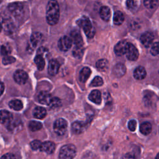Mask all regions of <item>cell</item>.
<instances>
[{"mask_svg": "<svg viewBox=\"0 0 159 159\" xmlns=\"http://www.w3.org/2000/svg\"><path fill=\"white\" fill-rule=\"evenodd\" d=\"M152 127L150 122H144L140 125V132L144 135H147L152 132Z\"/></svg>", "mask_w": 159, "mask_h": 159, "instance_id": "25", "label": "cell"}, {"mask_svg": "<svg viewBox=\"0 0 159 159\" xmlns=\"http://www.w3.org/2000/svg\"><path fill=\"white\" fill-rule=\"evenodd\" d=\"M99 15L103 20L107 22L111 17V10L109 7L106 6H102L99 10Z\"/></svg>", "mask_w": 159, "mask_h": 159, "instance_id": "23", "label": "cell"}, {"mask_svg": "<svg viewBox=\"0 0 159 159\" xmlns=\"http://www.w3.org/2000/svg\"><path fill=\"white\" fill-rule=\"evenodd\" d=\"M53 97L51 94L45 91H42L38 94V100L39 102L42 104H45L49 106Z\"/></svg>", "mask_w": 159, "mask_h": 159, "instance_id": "11", "label": "cell"}, {"mask_svg": "<svg viewBox=\"0 0 159 159\" xmlns=\"http://www.w3.org/2000/svg\"><path fill=\"white\" fill-rule=\"evenodd\" d=\"M140 39L141 43L145 47H148L150 45H152L154 39V37L151 32H145L141 35Z\"/></svg>", "mask_w": 159, "mask_h": 159, "instance_id": "12", "label": "cell"}, {"mask_svg": "<svg viewBox=\"0 0 159 159\" xmlns=\"http://www.w3.org/2000/svg\"><path fill=\"white\" fill-rule=\"evenodd\" d=\"M127 7L130 9H134L137 6V1H126Z\"/></svg>", "mask_w": 159, "mask_h": 159, "instance_id": "41", "label": "cell"}, {"mask_svg": "<svg viewBox=\"0 0 159 159\" xmlns=\"http://www.w3.org/2000/svg\"><path fill=\"white\" fill-rule=\"evenodd\" d=\"M144 6L148 9H154L158 4V1L157 0H145L143 1Z\"/></svg>", "mask_w": 159, "mask_h": 159, "instance_id": "33", "label": "cell"}, {"mask_svg": "<svg viewBox=\"0 0 159 159\" xmlns=\"http://www.w3.org/2000/svg\"><path fill=\"white\" fill-rule=\"evenodd\" d=\"M55 149V145L51 141H46L42 143L40 150L48 154L52 153Z\"/></svg>", "mask_w": 159, "mask_h": 159, "instance_id": "14", "label": "cell"}, {"mask_svg": "<svg viewBox=\"0 0 159 159\" xmlns=\"http://www.w3.org/2000/svg\"><path fill=\"white\" fill-rule=\"evenodd\" d=\"M7 130L11 132H16L21 129L22 123L19 120H12L6 125Z\"/></svg>", "mask_w": 159, "mask_h": 159, "instance_id": "16", "label": "cell"}, {"mask_svg": "<svg viewBox=\"0 0 159 159\" xmlns=\"http://www.w3.org/2000/svg\"><path fill=\"white\" fill-rule=\"evenodd\" d=\"M43 41V36L40 32L33 33L30 37V44L34 47L41 44Z\"/></svg>", "mask_w": 159, "mask_h": 159, "instance_id": "15", "label": "cell"}, {"mask_svg": "<svg viewBox=\"0 0 159 159\" xmlns=\"http://www.w3.org/2000/svg\"><path fill=\"white\" fill-rule=\"evenodd\" d=\"M150 53L153 56L159 55V42H155L152 45L150 49Z\"/></svg>", "mask_w": 159, "mask_h": 159, "instance_id": "36", "label": "cell"}, {"mask_svg": "<svg viewBox=\"0 0 159 159\" xmlns=\"http://www.w3.org/2000/svg\"><path fill=\"white\" fill-rule=\"evenodd\" d=\"M42 142L39 140H33L30 142V147L32 150H40V147H41V145H42Z\"/></svg>", "mask_w": 159, "mask_h": 159, "instance_id": "37", "label": "cell"}, {"mask_svg": "<svg viewBox=\"0 0 159 159\" xmlns=\"http://www.w3.org/2000/svg\"><path fill=\"white\" fill-rule=\"evenodd\" d=\"M14 79L17 84H24L28 80V75L24 70H17L14 74Z\"/></svg>", "mask_w": 159, "mask_h": 159, "instance_id": "8", "label": "cell"}, {"mask_svg": "<svg viewBox=\"0 0 159 159\" xmlns=\"http://www.w3.org/2000/svg\"><path fill=\"white\" fill-rule=\"evenodd\" d=\"M60 68V64L56 60H51L48 63V73L51 76H55L58 72Z\"/></svg>", "mask_w": 159, "mask_h": 159, "instance_id": "13", "label": "cell"}, {"mask_svg": "<svg viewBox=\"0 0 159 159\" xmlns=\"http://www.w3.org/2000/svg\"><path fill=\"white\" fill-rule=\"evenodd\" d=\"M147 73L145 69L143 66L137 67L134 71V77L137 80H141L145 78Z\"/></svg>", "mask_w": 159, "mask_h": 159, "instance_id": "21", "label": "cell"}, {"mask_svg": "<svg viewBox=\"0 0 159 159\" xmlns=\"http://www.w3.org/2000/svg\"><path fill=\"white\" fill-rule=\"evenodd\" d=\"M12 114L6 111V110H1V123L2 124H8L11 122L13 119Z\"/></svg>", "mask_w": 159, "mask_h": 159, "instance_id": "18", "label": "cell"}, {"mask_svg": "<svg viewBox=\"0 0 159 159\" xmlns=\"http://www.w3.org/2000/svg\"><path fill=\"white\" fill-rule=\"evenodd\" d=\"M34 62L37 65V67L39 70H42L45 65V61L43 55H37L34 58Z\"/></svg>", "mask_w": 159, "mask_h": 159, "instance_id": "27", "label": "cell"}, {"mask_svg": "<svg viewBox=\"0 0 159 159\" xmlns=\"http://www.w3.org/2000/svg\"><path fill=\"white\" fill-rule=\"evenodd\" d=\"M84 52L83 46H75L73 50V55L76 58H80L82 57Z\"/></svg>", "mask_w": 159, "mask_h": 159, "instance_id": "32", "label": "cell"}, {"mask_svg": "<svg viewBox=\"0 0 159 159\" xmlns=\"http://www.w3.org/2000/svg\"><path fill=\"white\" fill-rule=\"evenodd\" d=\"M71 130L76 134H80L85 130V124L81 121H75L71 125Z\"/></svg>", "mask_w": 159, "mask_h": 159, "instance_id": "17", "label": "cell"}, {"mask_svg": "<svg viewBox=\"0 0 159 159\" xmlns=\"http://www.w3.org/2000/svg\"><path fill=\"white\" fill-rule=\"evenodd\" d=\"M102 84H103V80L102 78H101L100 76H96L91 82L90 86L91 87H97V86H102Z\"/></svg>", "mask_w": 159, "mask_h": 159, "instance_id": "35", "label": "cell"}, {"mask_svg": "<svg viewBox=\"0 0 159 159\" xmlns=\"http://www.w3.org/2000/svg\"><path fill=\"white\" fill-rule=\"evenodd\" d=\"M124 21V16L123 13L119 11H117L114 12L113 17V22L116 25H121Z\"/></svg>", "mask_w": 159, "mask_h": 159, "instance_id": "26", "label": "cell"}, {"mask_svg": "<svg viewBox=\"0 0 159 159\" xmlns=\"http://www.w3.org/2000/svg\"><path fill=\"white\" fill-rule=\"evenodd\" d=\"M16 61V58L12 56H6L2 58V63L5 65L11 64Z\"/></svg>", "mask_w": 159, "mask_h": 159, "instance_id": "39", "label": "cell"}, {"mask_svg": "<svg viewBox=\"0 0 159 159\" xmlns=\"http://www.w3.org/2000/svg\"><path fill=\"white\" fill-rule=\"evenodd\" d=\"M137 127V122L134 119H132L129 120L128 122V128L130 131H135Z\"/></svg>", "mask_w": 159, "mask_h": 159, "instance_id": "40", "label": "cell"}, {"mask_svg": "<svg viewBox=\"0 0 159 159\" xmlns=\"http://www.w3.org/2000/svg\"><path fill=\"white\" fill-rule=\"evenodd\" d=\"M122 159H136V158H135V156L134 153L129 152V153H125Z\"/></svg>", "mask_w": 159, "mask_h": 159, "instance_id": "43", "label": "cell"}, {"mask_svg": "<svg viewBox=\"0 0 159 159\" xmlns=\"http://www.w3.org/2000/svg\"><path fill=\"white\" fill-rule=\"evenodd\" d=\"M1 94H2V93L4 91V84L2 82H1Z\"/></svg>", "mask_w": 159, "mask_h": 159, "instance_id": "44", "label": "cell"}, {"mask_svg": "<svg viewBox=\"0 0 159 159\" xmlns=\"http://www.w3.org/2000/svg\"><path fill=\"white\" fill-rule=\"evenodd\" d=\"M83 159H91V156H89V155H88V156H84V157L83 158Z\"/></svg>", "mask_w": 159, "mask_h": 159, "instance_id": "45", "label": "cell"}, {"mask_svg": "<svg viewBox=\"0 0 159 159\" xmlns=\"http://www.w3.org/2000/svg\"><path fill=\"white\" fill-rule=\"evenodd\" d=\"M112 72L117 77H121L124 76L126 72V68L122 63H117L113 68Z\"/></svg>", "mask_w": 159, "mask_h": 159, "instance_id": "19", "label": "cell"}, {"mask_svg": "<svg viewBox=\"0 0 159 159\" xmlns=\"http://www.w3.org/2000/svg\"><path fill=\"white\" fill-rule=\"evenodd\" d=\"M70 38L71 39L72 42L75 45V46H83V38L80 32L78 30L75 29L72 30L70 33Z\"/></svg>", "mask_w": 159, "mask_h": 159, "instance_id": "10", "label": "cell"}, {"mask_svg": "<svg viewBox=\"0 0 159 159\" xmlns=\"http://www.w3.org/2000/svg\"><path fill=\"white\" fill-rule=\"evenodd\" d=\"M42 127V124L37 120H31L29 123V128L31 131L35 132L39 130Z\"/></svg>", "mask_w": 159, "mask_h": 159, "instance_id": "30", "label": "cell"}, {"mask_svg": "<svg viewBox=\"0 0 159 159\" xmlns=\"http://www.w3.org/2000/svg\"><path fill=\"white\" fill-rule=\"evenodd\" d=\"M8 9L14 16L19 17L21 16L23 12V6L19 2H13L9 4Z\"/></svg>", "mask_w": 159, "mask_h": 159, "instance_id": "7", "label": "cell"}, {"mask_svg": "<svg viewBox=\"0 0 159 159\" xmlns=\"http://www.w3.org/2000/svg\"><path fill=\"white\" fill-rule=\"evenodd\" d=\"M60 17L59 5L56 1H48L46 9L47 22L51 25H56Z\"/></svg>", "mask_w": 159, "mask_h": 159, "instance_id": "1", "label": "cell"}, {"mask_svg": "<svg viewBox=\"0 0 159 159\" xmlns=\"http://www.w3.org/2000/svg\"><path fill=\"white\" fill-rule=\"evenodd\" d=\"M125 55L128 60L135 61L139 57V52L137 48L132 43H129Z\"/></svg>", "mask_w": 159, "mask_h": 159, "instance_id": "6", "label": "cell"}, {"mask_svg": "<svg viewBox=\"0 0 159 159\" xmlns=\"http://www.w3.org/2000/svg\"><path fill=\"white\" fill-rule=\"evenodd\" d=\"M11 53V47L9 45L3 44L1 45V53L2 55L6 57L8 56Z\"/></svg>", "mask_w": 159, "mask_h": 159, "instance_id": "34", "label": "cell"}, {"mask_svg": "<svg viewBox=\"0 0 159 159\" xmlns=\"http://www.w3.org/2000/svg\"><path fill=\"white\" fill-rule=\"evenodd\" d=\"M9 106L13 110L20 111L23 108V104L19 99H13L9 102Z\"/></svg>", "mask_w": 159, "mask_h": 159, "instance_id": "28", "label": "cell"}, {"mask_svg": "<svg viewBox=\"0 0 159 159\" xmlns=\"http://www.w3.org/2000/svg\"><path fill=\"white\" fill-rule=\"evenodd\" d=\"M89 99L96 104H100L101 102V94L98 90L92 91L89 95Z\"/></svg>", "mask_w": 159, "mask_h": 159, "instance_id": "20", "label": "cell"}, {"mask_svg": "<svg viewBox=\"0 0 159 159\" xmlns=\"http://www.w3.org/2000/svg\"><path fill=\"white\" fill-rule=\"evenodd\" d=\"M129 42L126 40H120L114 47V52L117 56H122L125 54Z\"/></svg>", "mask_w": 159, "mask_h": 159, "instance_id": "9", "label": "cell"}, {"mask_svg": "<svg viewBox=\"0 0 159 159\" xmlns=\"http://www.w3.org/2000/svg\"><path fill=\"white\" fill-rule=\"evenodd\" d=\"M78 25L81 27L88 38H92L95 34V29L93 27L91 20L88 17L83 16L77 21Z\"/></svg>", "mask_w": 159, "mask_h": 159, "instance_id": "2", "label": "cell"}, {"mask_svg": "<svg viewBox=\"0 0 159 159\" xmlns=\"http://www.w3.org/2000/svg\"><path fill=\"white\" fill-rule=\"evenodd\" d=\"M1 159H16V157L13 153H7L2 155Z\"/></svg>", "mask_w": 159, "mask_h": 159, "instance_id": "42", "label": "cell"}, {"mask_svg": "<svg viewBox=\"0 0 159 159\" xmlns=\"http://www.w3.org/2000/svg\"><path fill=\"white\" fill-rule=\"evenodd\" d=\"M91 73V70L89 67H84L82 68V70L80 72V76L79 78L81 82L84 83L86 82L89 77L90 76Z\"/></svg>", "mask_w": 159, "mask_h": 159, "instance_id": "24", "label": "cell"}, {"mask_svg": "<svg viewBox=\"0 0 159 159\" xmlns=\"http://www.w3.org/2000/svg\"><path fill=\"white\" fill-rule=\"evenodd\" d=\"M67 127V121L63 118H59L57 119L53 124L54 132L58 135H63L66 132Z\"/></svg>", "mask_w": 159, "mask_h": 159, "instance_id": "4", "label": "cell"}, {"mask_svg": "<svg viewBox=\"0 0 159 159\" xmlns=\"http://www.w3.org/2000/svg\"><path fill=\"white\" fill-rule=\"evenodd\" d=\"M72 43L73 42L70 37L65 35L59 39L58 42V47L61 51H68L71 48Z\"/></svg>", "mask_w": 159, "mask_h": 159, "instance_id": "5", "label": "cell"}, {"mask_svg": "<svg viewBox=\"0 0 159 159\" xmlns=\"http://www.w3.org/2000/svg\"><path fill=\"white\" fill-rule=\"evenodd\" d=\"M76 154V147L73 144H66L60 148L58 159H73Z\"/></svg>", "mask_w": 159, "mask_h": 159, "instance_id": "3", "label": "cell"}, {"mask_svg": "<svg viewBox=\"0 0 159 159\" xmlns=\"http://www.w3.org/2000/svg\"><path fill=\"white\" fill-rule=\"evenodd\" d=\"M61 104V103L60 99L59 98H57V97H55V98H52V101H51L49 106H50L52 108H56V107H60Z\"/></svg>", "mask_w": 159, "mask_h": 159, "instance_id": "38", "label": "cell"}, {"mask_svg": "<svg viewBox=\"0 0 159 159\" xmlns=\"http://www.w3.org/2000/svg\"><path fill=\"white\" fill-rule=\"evenodd\" d=\"M2 25L4 27V29L6 32H8L9 33H12L14 31V27L13 23L9 19H6L4 20V22L2 24Z\"/></svg>", "mask_w": 159, "mask_h": 159, "instance_id": "31", "label": "cell"}, {"mask_svg": "<svg viewBox=\"0 0 159 159\" xmlns=\"http://www.w3.org/2000/svg\"><path fill=\"white\" fill-rule=\"evenodd\" d=\"M155 159H159V153H157V155L155 157Z\"/></svg>", "mask_w": 159, "mask_h": 159, "instance_id": "46", "label": "cell"}, {"mask_svg": "<svg viewBox=\"0 0 159 159\" xmlns=\"http://www.w3.org/2000/svg\"><path fill=\"white\" fill-rule=\"evenodd\" d=\"M96 66L99 70L101 71H104L108 68V66H109L108 61L106 59H100L96 62Z\"/></svg>", "mask_w": 159, "mask_h": 159, "instance_id": "29", "label": "cell"}, {"mask_svg": "<svg viewBox=\"0 0 159 159\" xmlns=\"http://www.w3.org/2000/svg\"><path fill=\"white\" fill-rule=\"evenodd\" d=\"M47 115V111L46 109L41 106H37L34 108L33 110V116L34 117L42 119L44 118Z\"/></svg>", "mask_w": 159, "mask_h": 159, "instance_id": "22", "label": "cell"}]
</instances>
